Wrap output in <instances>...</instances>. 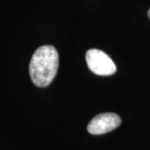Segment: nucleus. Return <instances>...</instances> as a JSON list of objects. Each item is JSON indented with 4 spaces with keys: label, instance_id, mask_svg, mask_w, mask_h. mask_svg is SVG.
Returning <instances> with one entry per match:
<instances>
[{
    "label": "nucleus",
    "instance_id": "f257e3e1",
    "mask_svg": "<svg viewBox=\"0 0 150 150\" xmlns=\"http://www.w3.org/2000/svg\"><path fill=\"white\" fill-rule=\"evenodd\" d=\"M59 63V54L54 46L43 45L38 48L29 64L33 83L38 87L49 85L56 76Z\"/></svg>",
    "mask_w": 150,
    "mask_h": 150
},
{
    "label": "nucleus",
    "instance_id": "f03ea898",
    "mask_svg": "<svg viewBox=\"0 0 150 150\" xmlns=\"http://www.w3.org/2000/svg\"><path fill=\"white\" fill-rule=\"evenodd\" d=\"M86 62L88 69L99 76H110L116 73V65L110 57L102 50L92 48L86 53Z\"/></svg>",
    "mask_w": 150,
    "mask_h": 150
},
{
    "label": "nucleus",
    "instance_id": "7ed1b4c3",
    "mask_svg": "<svg viewBox=\"0 0 150 150\" xmlns=\"http://www.w3.org/2000/svg\"><path fill=\"white\" fill-rule=\"evenodd\" d=\"M121 123V118L113 112H105L95 116L88 125L89 134L94 135L104 134L112 131Z\"/></svg>",
    "mask_w": 150,
    "mask_h": 150
},
{
    "label": "nucleus",
    "instance_id": "20e7f679",
    "mask_svg": "<svg viewBox=\"0 0 150 150\" xmlns=\"http://www.w3.org/2000/svg\"><path fill=\"white\" fill-rule=\"evenodd\" d=\"M148 15H149V18H150V9L149 10V12H148Z\"/></svg>",
    "mask_w": 150,
    "mask_h": 150
}]
</instances>
